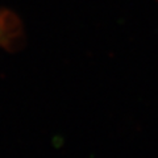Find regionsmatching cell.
Wrapping results in <instances>:
<instances>
[{"label": "cell", "mask_w": 158, "mask_h": 158, "mask_svg": "<svg viewBox=\"0 0 158 158\" xmlns=\"http://www.w3.org/2000/svg\"><path fill=\"white\" fill-rule=\"evenodd\" d=\"M2 36H3V28H2V24H0V40H2Z\"/></svg>", "instance_id": "cell-1"}]
</instances>
